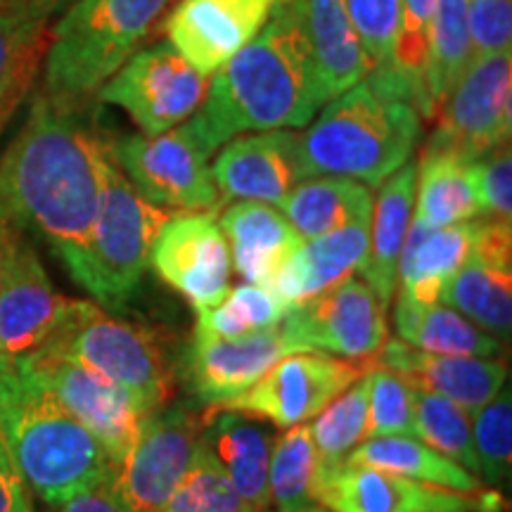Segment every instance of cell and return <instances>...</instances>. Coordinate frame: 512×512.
<instances>
[{"instance_id":"ba28073f","label":"cell","mask_w":512,"mask_h":512,"mask_svg":"<svg viewBox=\"0 0 512 512\" xmlns=\"http://www.w3.org/2000/svg\"><path fill=\"white\" fill-rule=\"evenodd\" d=\"M200 444V415L181 406L157 408L143 420L124 458L112 465L107 489L126 512H164Z\"/></svg>"},{"instance_id":"3957f363","label":"cell","mask_w":512,"mask_h":512,"mask_svg":"<svg viewBox=\"0 0 512 512\" xmlns=\"http://www.w3.org/2000/svg\"><path fill=\"white\" fill-rule=\"evenodd\" d=\"M422 136L418 102L394 67L370 69L363 81L325 102L299 133L306 176H344L377 188L411 159Z\"/></svg>"},{"instance_id":"7dc6e473","label":"cell","mask_w":512,"mask_h":512,"mask_svg":"<svg viewBox=\"0 0 512 512\" xmlns=\"http://www.w3.org/2000/svg\"><path fill=\"white\" fill-rule=\"evenodd\" d=\"M50 512H126L110 494L107 484L95 486V489L81 491L60 505H50Z\"/></svg>"},{"instance_id":"816d5d0a","label":"cell","mask_w":512,"mask_h":512,"mask_svg":"<svg viewBox=\"0 0 512 512\" xmlns=\"http://www.w3.org/2000/svg\"><path fill=\"white\" fill-rule=\"evenodd\" d=\"M19 3H22V0H0V10L12 8V5H19Z\"/></svg>"},{"instance_id":"5b68a950","label":"cell","mask_w":512,"mask_h":512,"mask_svg":"<svg viewBox=\"0 0 512 512\" xmlns=\"http://www.w3.org/2000/svg\"><path fill=\"white\" fill-rule=\"evenodd\" d=\"M174 0H76L48 34L46 93L79 102L100 86L162 19Z\"/></svg>"},{"instance_id":"52a82bcc","label":"cell","mask_w":512,"mask_h":512,"mask_svg":"<svg viewBox=\"0 0 512 512\" xmlns=\"http://www.w3.org/2000/svg\"><path fill=\"white\" fill-rule=\"evenodd\" d=\"M171 216V211L143 200L112 159L76 283L98 304L119 309L138 290L152 245Z\"/></svg>"},{"instance_id":"9a60e30c","label":"cell","mask_w":512,"mask_h":512,"mask_svg":"<svg viewBox=\"0 0 512 512\" xmlns=\"http://www.w3.org/2000/svg\"><path fill=\"white\" fill-rule=\"evenodd\" d=\"M313 501L330 512H501L505 508L498 491L463 494L349 460L318 465Z\"/></svg>"},{"instance_id":"484cf974","label":"cell","mask_w":512,"mask_h":512,"mask_svg":"<svg viewBox=\"0 0 512 512\" xmlns=\"http://www.w3.org/2000/svg\"><path fill=\"white\" fill-rule=\"evenodd\" d=\"M415 185H418V162L408 159L377 185L380 190L373 197L368 254L358 271L387 309L394 299L401 249L413 221Z\"/></svg>"},{"instance_id":"f6af8a7d","label":"cell","mask_w":512,"mask_h":512,"mask_svg":"<svg viewBox=\"0 0 512 512\" xmlns=\"http://www.w3.org/2000/svg\"><path fill=\"white\" fill-rule=\"evenodd\" d=\"M470 64L482 57L512 53V0H467Z\"/></svg>"},{"instance_id":"277c9868","label":"cell","mask_w":512,"mask_h":512,"mask_svg":"<svg viewBox=\"0 0 512 512\" xmlns=\"http://www.w3.org/2000/svg\"><path fill=\"white\" fill-rule=\"evenodd\" d=\"M0 432L19 477L48 505L105 484L112 472L110 453L93 432L43 392L17 356L5 354H0Z\"/></svg>"},{"instance_id":"9c48e42d","label":"cell","mask_w":512,"mask_h":512,"mask_svg":"<svg viewBox=\"0 0 512 512\" xmlns=\"http://www.w3.org/2000/svg\"><path fill=\"white\" fill-rule=\"evenodd\" d=\"M107 147L121 174L155 207L171 214H200L219 204L211 155L185 124L159 136L119 138Z\"/></svg>"},{"instance_id":"4fadbf2b","label":"cell","mask_w":512,"mask_h":512,"mask_svg":"<svg viewBox=\"0 0 512 512\" xmlns=\"http://www.w3.org/2000/svg\"><path fill=\"white\" fill-rule=\"evenodd\" d=\"M373 368L370 361H351L302 351L280 358L268 373L235 399L207 406L211 411H233L245 418L268 420L280 430L311 422L349 384Z\"/></svg>"},{"instance_id":"e0dca14e","label":"cell","mask_w":512,"mask_h":512,"mask_svg":"<svg viewBox=\"0 0 512 512\" xmlns=\"http://www.w3.org/2000/svg\"><path fill=\"white\" fill-rule=\"evenodd\" d=\"M285 0H181L164 22L166 41L204 76L252 43Z\"/></svg>"},{"instance_id":"8d00e7d4","label":"cell","mask_w":512,"mask_h":512,"mask_svg":"<svg viewBox=\"0 0 512 512\" xmlns=\"http://www.w3.org/2000/svg\"><path fill=\"white\" fill-rule=\"evenodd\" d=\"M370 406L368 373L349 384L337 399L320 411L309 425L313 446L318 453V465L328 467L344 463L358 444L366 441Z\"/></svg>"},{"instance_id":"4dcf8cb0","label":"cell","mask_w":512,"mask_h":512,"mask_svg":"<svg viewBox=\"0 0 512 512\" xmlns=\"http://www.w3.org/2000/svg\"><path fill=\"white\" fill-rule=\"evenodd\" d=\"M392 302L396 337L415 349L479 358H498L503 354L501 339L484 332L444 302L413 304L401 297Z\"/></svg>"},{"instance_id":"f1b7e54d","label":"cell","mask_w":512,"mask_h":512,"mask_svg":"<svg viewBox=\"0 0 512 512\" xmlns=\"http://www.w3.org/2000/svg\"><path fill=\"white\" fill-rule=\"evenodd\" d=\"M53 10L19 3L0 10V133L27 98L48 48Z\"/></svg>"},{"instance_id":"f907efd6","label":"cell","mask_w":512,"mask_h":512,"mask_svg":"<svg viewBox=\"0 0 512 512\" xmlns=\"http://www.w3.org/2000/svg\"><path fill=\"white\" fill-rule=\"evenodd\" d=\"M0 458H10L8 446H5V437H3V432H0Z\"/></svg>"},{"instance_id":"b9f144b4","label":"cell","mask_w":512,"mask_h":512,"mask_svg":"<svg viewBox=\"0 0 512 512\" xmlns=\"http://www.w3.org/2000/svg\"><path fill=\"white\" fill-rule=\"evenodd\" d=\"M368 432L373 437H415V389L384 368H370Z\"/></svg>"},{"instance_id":"4316f807","label":"cell","mask_w":512,"mask_h":512,"mask_svg":"<svg viewBox=\"0 0 512 512\" xmlns=\"http://www.w3.org/2000/svg\"><path fill=\"white\" fill-rule=\"evenodd\" d=\"M477 228L479 219L444 228H430L413 219L401 249L394 297L413 304L439 302L444 285L470 256Z\"/></svg>"},{"instance_id":"8992f818","label":"cell","mask_w":512,"mask_h":512,"mask_svg":"<svg viewBox=\"0 0 512 512\" xmlns=\"http://www.w3.org/2000/svg\"><path fill=\"white\" fill-rule=\"evenodd\" d=\"M38 349L95 370L136 396L147 411L162 408L176 389L174 370L155 332L114 318L93 302L69 299L53 335Z\"/></svg>"},{"instance_id":"5bb4252c","label":"cell","mask_w":512,"mask_h":512,"mask_svg":"<svg viewBox=\"0 0 512 512\" xmlns=\"http://www.w3.org/2000/svg\"><path fill=\"white\" fill-rule=\"evenodd\" d=\"M280 330L292 354H318L370 361L389 335L387 306L354 275L285 313Z\"/></svg>"},{"instance_id":"8fae6325","label":"cell","mask_w":512,"mask_h":512,"mask_svg":"<svg viewBox=\"0 0 512 512\" xmlns=\"http://www.w3.org/2000/svg\"><path fill=\"white\" fill-rule=\"evenodd\" d=\"M17 361L43 392L93 432V437L110 453L112 465L124 458L136 441L143 420L152 413L124 387L72 358L34 349L29 354H19Z\"/></svg>"},{"instance_id":"c3c4849f","label":"cell","mask_w":512,"mask_h":512,"mask_svg":"<svg viewBox=\"0 0 512 512\" xmlns=\"http://www.w3.org/2000/svg\"><path fill=\"white\" fill-rule=\"evenodd\" d=\"M19 233L17 228H12L10 223L0 221V275H3V266H5V259H8V252H10V245L12 240H15V235Z\"/></svg>"},{"instance_id":"cb8c5ba5","label":"cell","mask_w":512,"mask_h":512,"mask_svg":"<svg viewBox=\"0 0 512 512\" xmlns=\"http://www.w3.org/2000/svg\"><path fill=\"white\" fill-rule=\"evenodd\" d=\"M368 226L370 223H354L320 238L304 240V245L280 264L266 287L290 311L339 280L349 278L361 268L368 254Z\"/></svg>"},{"instance_id":"ee69618b","label":"cell","mask_w":512,"mask_h":512,"mask_svg":"<svg viewBox=\"0 0 512 512\" xmlns=\"http://www.w3.org/2000/svg\"><path fill=\"white\" fill-rule=\"evenodd\" d=\"M470 178L484 219L512 221V155L510 143L470 162Z\"/></svg>"},{"instance_id":"e575fe53","label":"cell","mask_w":512,"mask_h":512,"mask_svg":"<svg viewBox=\"0 0 512 512\" xmlns=\"http://www.w3.org/2000/svg\"><path fill=\"white\" fill-rule=\"evenodd\" d=\"M318 475V453L309 425L287 427L271 446L268 460V494L275 512H302L313 505Z\"/></svg>"},{"instance_id":"f546056e","label":"cell","mask_w":512,"mask_h":512,"mask_svg":"<svg viewBox=\"0 0 512 512\" xmlns=\"http://www.w3.org/2000/svg\"><path fill=\"white\" fill-rule=\"evenodd\" d=\"M278 209L304 240H311L354 223H370L373 192L354 178L311 176L294 185Z\"/></svg>"},{"instance_id":"7a4b0ae2","label":"cell","mask_w":512,"mask_h":512,"mask_svg":"<svg viewBox=\"0 0 512 512\" xmlns=\"http://www.w3.org/2000/svg\"><path fill=\"white\" fill-rule=\"evenodd\" d=\"M211 76L202 105L183 121L207 155L245 133L302 128L323 107L292 0Z\"/></svg>"},{"instance_id":"44dd1931","label":"cell","mask_w":512,"mask_h":512,"mask_svg":"<svg viewBox=\"0 0 512 512\" xmlns=\"http://www.w3.org/2000/svg\"><path fill=\"white\" fill-rule=\"evenodd\" d=\"M373 368H384L418 392H430L475 413L505 387L508 368L498 358L434 354L415 349L399 337L384 339L370 358Z\"/></svg>"},{"instance_id":"30bf717a","label":"cell","mask_w":512,"mask_h":512,"mask_svg":"<svg viewBox=\"0 0 512 512\" xmlns=\"http://www.w3.org/2000/svg\"><path fill=\"white\" fill-rule=\"evenodd\" d=\"M209 76L197 72L169 41L136 50L110 79L98 98L121 107L143 136H159L188 121L202 105Z\"/></svg>"},{"instance_id":"7402d4cb","label":"cell","mask_w":512,"mask_h":512,"mask_svg":"<svg viewBox=\"0 0 512 512\" xmlns=\"http://www.w3.org/2000/svg\"><path fill=\"white\" fill-rule=\"evenodd\" d=\"M283 330L268 328L228 339L192 337L183 375L190 392L207 406L247 392L283 356H290Z\"/></svg>"},{"instance_id":"60d3db41","label":"cell","mask_w":512,"mask_h":512,"mask_svg":"<svg viewBox=\"0 0 512 512\" xmlns=\"http://www.w3.org/2000/svg\"><path fill=\"white\" fill-rule=\"evenodd\" d=\"M479 479L503 484L512 470V399L503 387L494 399L470 415Z\"/></svg>"},{"instance_id":"ac0fdd59","label":"cell","mask_w":512,"mask_h":512,"mask_svg":"<svg viewBox=\"0 0 512 512\" xmlns=\"http://www.w3.org/2000/svg\"><path fill=\"white\" fill-rule=\"evenodd\" d=\"M444 302L484 332L508 342L512 332V226L479 219L477 238L465 264L441 290Z\"/></svg>"},{"instance_id":"2e32d148","label":"cell","mask_w":512,"mask_h":512,"mask_svg":"<svg viewBox=\"0 0 512 512\" xmlns=\"http://www.w3.org/2000/svg\"><path fill=\"white\" fill-rule=\"evenodd\" d=\"M150 264L195 311L211 309L230 290L233 264L214 214L171 216L152 245Z\"/></svg>"},{"instance_id":"ffe728a7","label":"cell","mask_w":512,"mask_h":512,"mask_svg":"<svg viewBox=\"0 0 512 512\" xmlns=\"http://www.w3.org/2000/svg\"><path fill=\"white\" fill-rule=\"evenodd\" d=\"M69 297L55 292L36 249L17 233L0 275V354L19 356L53 335Z\"/></svg>"},{"instance_id":"d6a6232c","label":"cell","mask_w":512,"mask_h":512,"mask_svg":"<svg viewBox=\"0 0 512 512\" xmlns=\"http://www.w3.org/2000/svg\"><path fill=\"white\" fill-rule=\"evenodd\" d=\"M479 216L482 211L472 188L470 162L448 152L422 150L413 219L430 228H444Z\"/></svg>"},{"instance_id":"f35d334b","label":"cell","mask_w":512,"mask_h":512,"mask_svg":"<svg viewBox=\"0 0 512 512\" xmlns=\"http://www.w3.org/2000/svg\"><path fill=\"white\" fill-rule=\"evenodd\" d=\"M434 10H437V0H399V29H396L392 67L411 86L422 119H434L425 88V64Z\"/></svg>"},{"instance_id":"7c38bea8","label":"cell","mask_w":512,"mask_h":512,"mask_svg":"<svg viewBox=\"0 0 512 512\" xmlns=\"http://www.w3.org/2000/svg\"><path fill=\"white\" fill-rule=\"evenodd\" d=\"M437 128L425 150L448 152L467 162L510 143L512 53L475 60L437 110Z\"/></svg>"},{"instance_id":"1f68e13d","label":"cell","mask_w":512,"mask_h":512,"mask_svg":"<svg viewBox=\"0 0 512 512\" xmlns=\"http://www.w3.org/2000/svg\"><path fill=\"white\" fill-rule=\"evenodd\" d=\"M349 463L370 465L377 470L415 479V482L441 486V489L475 494L484 484L477 475L446 458L437 448L427 446L418 437H373L358 444L347 456Z\"/></svg>"},{"instance_id":"7bdbcfd3","label":"cell","mask_w":512,"mask_h":512,"mask_svg":"<svg viewBox=\"0 0 512 512\" xmlns=\"http://www.w3.org/2000/svg\"><path fill=\"white\" fill-rule=\"evenodd\" d=\"M354 24L370 69L392 67L396 29H399V0H339Z\"/></svg>"},{"instance_id":"6da1fadb","label":"cell","mask_w":512,"mask_h":512,"mask_svg":"<svg viewBox=\"0 0 512 512\" xmlns=\"http://www.w3.org/2000/svg\"><path fill=\"white\" fill-rule=\"evenodd\" d=\"M110 162L76 102L41 93L0 157V221L41 235L76 280Z\"/></svg>"},{"instance_id":"83f0119b","label":"cell","mask_w":512,"mask_h":512,"mask_svg":"<svg viewBox=\"0 0 512 512\" xmlns=\"http://www.w3.org/2000/svg\"><path fill=\"white\" fill-rule=\"evenodd\" d=\"M202 418V444L226 470L249 512L271 508L268 494V460H271V437L252 418L233 411H211Z\"/></svg>"},{"instance_id":"d590c367","label":"cell","mask_w":512,"mask_h":512,"mask_svg":"<svg viewBox=\"0 0 512 512\" xmlns=\"http://www.w3.org/2000/svg\"><path fill=\"white\" fill-rule=\"evenodd\" d=\"M285 313V304L266 285L242 283L230 287L226 297L216 306L197 311V325L192 337L228 339L278 328Z\"/></svg>"},{"instance_id":"bcb514c9","label":"cell","mask_w":512,"mask_h":512,"mask_svg":"<svg viewBox=\"0 0 512 512\" xmlns=\"http://www.w3.org/2000/svg\"><path fill=\"white\" fill-rule=\"evenodd\" d=\"M0 512H36L29 486L19 477L10 458H0Z\"/></svg>"},{"instance_id":"836d02e7","label":"cell","mask_w":512,"mask_h":512,"mask_svg":"<svg viewBox=\"0 0 512 512\" xmlns=\"http://www.w3.org/2000/svg\"><path fill=\"white\" fill-rule=\"evenodd\" d=\"M467 67H470L467 0H437L425 64V88L434 117Z\"/></svg>"},{"instance_id":"f5cc1de1","label":"cell","mask_w":512,"mask_h":512,"mask_svg":"<svg viewBox=\"0 0 512 512\" xmlns=\"http://www.w3.org/2000/svg\"><path fill=\"white\" fill-rule=\"evenodd\" d=\"M302 512H330V510H325V508H323V505L313 503V505H309V508H306V510H302Z\"/></svg>"},{"instance_id":"db71d44e","label":"cell","mask_w":512,"mask_h":512,"mask_svg":"<svg viewBox=\"0 0 512 512\" xmlns=\"http://www.w3.org/2000/svg\"><path fill=\"white\" fill-rule=\"evenodd\" d=\"M259 512H275L273 508H266V510H259Z\"/></svg>"},{"instance_id":"d4e9b609","label":"cell","mask_w":512,"mask_h":512,"mask_svg":"<svg viewBox=\"0 0 512 512\" xmlns=\"http://www.w3.org/2000/svg\"><path fill=\"white\" fill-rule=\"evenodd\" d=\"M230 264L245 283L266 285L287 256L304 245L302 235L273 204L238 200L221 214Z\"/></svg>"},{"instance_id":"74e56055","label":"cell","mask_w":512,"mask_h":512,"mask_svg":"<svg viewBox=\"0 0 512 512\" xmlns=\"http://www.w3.org/2000/svg\"><path fill=\"white\" fill-rule=\"evenodd\" d=\"M415 437L479 477L470 413L453 401L415 389Z\"/></svg>"},{"instance_id":"681fc988","label":"cell","mask_w":512,"mask_h":512,"mask_svg":"<svg viewBox=\"0 0 512 512\" xmlns=\"http://www.w3.org/2000/svg\"><path fill=\"white\" fill-rule=\"evenodd\" d=\"M22 3H36V5H43V8L57 12L62 8V5H67L69 0H22Z\"/></svg>"},{"instance_id":"d6986e66","label":"cell","mask_w":512,"mask_h":512,"mask_svg":"<svg viewBox=\"0 0 512 512\" xmlns=\"http://www.w3.org/2000/svg\"><path fill=\"white\" fill-rule=\"evenodd\" d=\"M211 176L228 200H254L273 207H280L294 185L309 178L302 159V140L292 128L228 140L211 164Z\"/></svg>"},{"instance_id":"ab89813d","label":"cell","mask_w":512,"mask_h":512,"mask_svg":"<svg viewBox=\"0 0 512 512\" xmlns=\"http://www.w3.org/2000/svg\"><path fill=\"white\" fill-rule=\"evenodd\" d=\"M164 512H249L219 460L200 444L195 463L171 494Z\"/></svg>"},{"instance_id":"603a6c76","label":"cell","mask_w":512,"mask_h":512,"mask_svg":"<svg viewBox=\"0 0 512 512\" xmlns=\"http://www.w3.org/2000/svg\"><path fill=\"white\" fill-rule=\"evenodd\" d=\"M320 105L349 91L370 72L354 24L339 0H292Z\"/></svg>"}]
</instances>
